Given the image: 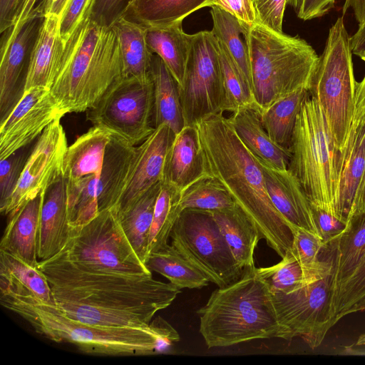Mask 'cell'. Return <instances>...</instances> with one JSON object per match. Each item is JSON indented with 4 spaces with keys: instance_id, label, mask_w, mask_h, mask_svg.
I'll use <instances>...</instances> for the list:
<instances>
[{
    "instance_id": "60d3db41",
    "label": "cell",
    "mask_w": 365,
    "mask_h": 365,
    "mask_svg": "<svg viewBox=\"0 0 365 365\" xmlns=\"http://www.w3.org/2000/svg\"><path fill=\"white\" fill-rule=\"evenodd\" d=\"M365 295V256L356 270L344 284L331 302L334 324Z\"/></svg>"
},
{
    "instance_id": "680465c9",
    "label": "cell",
    "mask_w": 365,
    "mask_h": 365,
    "mask_svg": "<svg viewBox=\"0 0 365 365\" xmlns=\"http://www.w3.org/2000/svg\"><path fill=\"white\" fill-rule=\"evenodd\" d=\"M302 0H287V4L292 6L297 13L299 9Z\"/></svg>"
},
{
    "instance_id": "9c48e42d",
    "label": "cell",
    "mask_w": 365,
    "mask_h": 365,
    "mask_svg": "<svg viewBox=\"0 0 365 365\" xmlns=\"http://www.w3.org/2000/svg\"><path fill=\"white\" fill-rule=\"evenodd\" d=\"M349 36L343 17L329 29L308 91L319 105L336 150L345 147L354 110V78Z\"/></svg>"
},
{
    "instance_id": "9a60e30c",
    "label": "cell",
    "mask_w": 365,
    "mask_h": 365,
    "mask_svg": "<svg viewBox=\"0 0 365 365\" xmlns=\"http://www.w3.org/2000/svg\"><path fill=\"white\" fill-rule=\"evenodd\" d=\"M63 116L49 88L34 87L24 91L1 120L0 160L28 147L49 125Z\"/></svg>"
},
{
    "instance_id": "836d02e7",
    "label": "cell",
    "mask_w": 365,
    "mask_h": 365,
    "mask_svg": "<svg viewBox=\"0 0 365 365\" xmlns=\"http://www.w3.org/2000/svg\"><path fill=\"white\" fill-rule=\"evenodd\" d=\"M210 14L212 20L211 31L228 51L252 94L250 54L245 38L250 26L240 22L230 13L215 6H211Z\"/></svg>"
},
{
    "instance_id": "ba28073f",
    "label": "cell",
    "mask_w": 365,
    "mask_h": 365,
    "mask_svg": "<svg viewBox=\"0 0 365 365\" xmlns=\"http://www.w3.org/2000/svg\"><path fill=\"white\" fill-rule=\"evenodd\" d=\"M40 261L91 274L152 275L126 237L115 207L101 211L87 223L71 228L61 251Z\"/></svg>"
},
{
    "instance_id": "d6a6232c",
    "label": "cell",
    "mask_w": 365,
    "mask_h": 365,
    "mask_svg": "<svg viewBox=\"0 0 365 365\" xmlns=\"http://www.w3.org/2000/svg\"><path fill=\"white\" fill-rule=\"evenodd\" d=\"M162 182L148 190L130 205L117 210L122 229L133 250L145 264L155 202Z\"/></svg>"
},
{
    "instance_id": "c3c4849f",
    "label": "cell",
    "mask_w": 365,
    "mask_h": 365,
    "mask_svg": "<svg viewBox=\"0 0 365 365\" xmlns=\"http://www.w3.org/2000/svg\"><path fill=\"white\" fill-rule=\"evenodd\" d=\"M335 0H302L297 17L304 21L322 16L334 5Z\"/></svg>"
},
{
    "instance_id": "f907efd6",
    "label": "cell",
    "mask_w": 365,
    "mask_h": 365,
    "mask_svg": "<svg viewBox=\"0 0 365 365\" xmlns=\"http://www.w3.org/2000/svg\"><path fill=\"white\" fill-rule=\"evenodd\" d=\"M16 0H0V32L2 34L13 26L16 12Z\"/></svg>"
},
{
    "instance_id": "7402d4cb",
    "label": "cell",
    "mask_w": 365,
    "mask_h": 365,
    "mask_svg": "<svg viewBox=\"0 0 365 365\" xmlns=\"http://www.w3.org/2000/svg\"><path fill=\"white\" fill-rule=\"evenodd\" d=\"M207 175L195 125H186L171 144L165 160L163 182L178 192Z\"/></svg>"
},
{
    "instance_id": "44dd1931",
    "label": "cell",
    "mask_w": 365,
    "mask_h": 365,
    "mask_svg": "<svg viewBox=\"0 0 365 365\" xmlns=\"http://www.w3.org/2000/svg\"><path fill=\"white\" fill-rule=\"evenodd\" d=\"M71 230L66 184L63 177L45 192L40 215L38 257L46 260L60 252L70 237Z\"/></svg>"
},
{
    "instance_id": "e0dca14e",
    "label": "cell",
    "mask_w": 365,
    "mask_h": 365,
    "mask_svg": "<svg viewBox=\"0 0 365 365\" xmlns=\"http://www.w3.org/2000/svg\"><path fill=\"white\" fill-rule=\"evenodd\" d=\"M175 133L167 125L155 128L138 146L130 173L115 208L130 205L148 190L163 182L165 160Z\"/></svg>"
},
{
    "instance_id": "5bb4252c",
    "label": "cell",
    "mask_w": 365,
    "mask_h": 365,
    "mask_svg": "<svg viewBox=\"0 0 365 365\" xmlns=\"http://www.w3.org/2000/svg\"><path fill=\"white\" fill-rule=\"evenodd\" d=\"M67 148L66 133L58 119L35 142L16 187L0 206L1 213L8 215L63 178Z\"/></svg>"
},
{
    "instance_id": "484cf974",
    "label": "cell",
    "mask_w": 365,
    "mask_h": 365,
    "mask_svg": "<svg viewBox=\"0 0 365 365\" xmlns=\"http://www.w3.org/2000/svg\"><path fill=\"white\" fill-rule=\"evenodd\" d=\"M30 296L55 304L51 287L45 274L18 257L0 250V294Z\"/></svg>"
},
{
    "instance_id": "11a10c76",
    "label": "cell",
    "mask_w": 365,
    "mask_h": 365,
    "mask_svg": "<svg viewBox=\"0 0 365 365\" xmlns=\"http://www.w3.org/2000/svg\"><path fill=\"white\" fill-rule=\"evenodd\" d=\"M41 1L42 0H21V4L16 14L13 26L21 24L28 19Z\"/></svg>"
},
{
    "instance_id": "7c38bea8",
    "label": "cell",
    "mask_w": 365,
    "mask_h": 365,
    "mask_svg": "<svg viewBox=\"0 0 365 365\" xmlns=\"http://www.w3.org/2000/svg\"><path fill=\"white\" fill-rule=\"evenodd\" d=\"M333 267L321 277L289 293L271 294L282 333L290 340L301 337L312 349L319 346L334 325L331 299Z\"/></svg>"
},
{
    "instance_id": "d590c367",
    "label": "cell",
    "mask_w": 365,
    "mask_h": 365,
    "mask_svg": "<svg viewBox=\"0 0 365 365\" xmlns=\"http://www.w3.org/2000/svg\"><path fill=\"white\" fill-rule=\"evenodd\" d=\"M145 266L166 277L178 289H200L210 281L199 269L185 259L171 245L148 255Z\"/></svg>"
},
{
    "instance_id": "6da1fadb",
    "label": "cell",
    "mask_w": 365,
    "mask_h": 365,
    "mask_svg": "<svg viewBox=\"0 0 365 365\" xmlns=\"http://www.w3.org/2000/svg\"><path fill=\"white\" fill-rule=\"evenodd\" d=\"M37 267L51 287L55 305L70 318L92 325L148 327L180 293L152 275L91 274L41 261Z\"/></svg>"
},
{
    "instance_id": "b9f144b4",
    "label": "cell",
    "mask_w": 365,
    "mask_h": 365,
    "mask_svg": "<svg viewBox=\"0 0 365 365\" xmlns=\"http://www.w3.org/2000/svg\"><path fill=\"white\" fill-rule=\"evenodd\" d=\"M31 150L26 147L0 160V206L6 202L16 187Z\"/></svg>"
},
{
    "instance_id": "bcb514c9",
    "label": "cell",
    "mask_w": 365,
    "mask_h": 365,
    "mask_svg": "<svg viewBox=\"0 0 365 365\" xmlns=\"http://www.w3.org/2000/svg\"><path fill=\"white\" fill-rule=\"evenodd\" d=\"M312 209L318 234L326 243L337 237L346 229L347 223L335 215L318 207H312Z\"/></svg>"
},
{
    "instance_id": "30bf717a",
    "label": "cell",
    "mask_w": 365,
    "mask_h": 365,
    "mask_svg": "<svg viewBox=\"0 0 365 365\" xmlns=\"http://www.w3.org/2000/svg\"><path fill=\"white\" fill-rule=\"evenodd\" d=\"M170 237L171 245L219 287L231 284L242 275L244 270L235 260L210 211L182 210Z\"/></svg>"
},
{
    "instance_id": "6f0895ef",
    "label": "cell",
    "mask_w": 365,
    "mask_h": 365,
    "mask_svg": "<svg viewBox=\"0 0 365 365\" xmlns=\"http://www.w3.org/2000/svg\"><path fill=\"white\" fill-rule=\"evenodd\" d=\"M363 310H365V295L348 310L346 315Z\"/></svg>"
},
{
    "instance_id": "681fc988",
    "label": "cell",
    "mask_w": 365,
    "mask_h": 365,
    "mask_svg": "<svg viewBox=\"0 0 365 365\" xmlns=\"http://www.w3.org/2000/svg\"><path fill=\"white\" fill-rule=\"evenodd\" d=\"M351 125L365 126V76L359 83H356Z\"/></svg>"
},
{
    "instance_id": "4fadbf2b",
    "label": "cell",
    "mask_w": 365,
    "mask_h": 365,
    "mask_svg": "<svg viewBox=\"0 0 365 365\" xmlns=\"http://www.w3.org/2000/svg\"><path fill=\"white\" fill-rule=\"evenodd\" d=\"M180 98L186 125L223 113L224 91L218 41L211 31L191 34Z\"/></svg>"
},
{
    "instance_id": "4dcf8cb0",
    "label": "cell",
    "mask_w": 365,
    "mask_h": 365,
    "mask_svg": "<svg viewBox=\"0 0 365 365\" xmlns=\"http://www.w3.org/2000/svg\"><path fill=\"white\" fill-rule=\"evenodd\" d=\"M146 42L153 53L159 56L182 86L188 59L191 34L185 33L182 22L161 28H147Z\"/></svg>"
},
{
    "instance_id": "7dc6e473",
    "label": "cell",
    "mask_w": 365,
    "mask_h": 365,
    "mask_svg": "<svg viewBox=\"0 0 365 365\" xmlns=\"http://www.w3.org/2000/svg\"><path fill=\"white\" fill-rule=\"evenodd\" d=\"M217 6L236 17L247 26L257 23L253 0H209L206 6Z\"/></svg>"
},
{
    "instance_id": "9f6ffc18",
    "label": "cell",
    "mask_w": 365,
    "mask_h": 365,
    "mask_svg": "<svg viewBox=\"0 0 365 365\" xmlns=\"http://www.w3.org/2000/svg\"><path fill=\"white\" fill-rule=\"evenodd\" d=\"M365 211V170L357 190L349 220Z\"/></svg>"
},
{
    "instance_id": "52a82bcc",
    "label": "cell",
    "mask_w": 365,
    "mask_h": 365,
    "mask_svg": "<svg viewBox=\"0 0 365 365\" xmlns=\"http://www.w3.org/2000/svg\"><path fill=\"white\" fill-rule=\"evenodd\" d=\"M289 150L288 170L300 183L312 207L337 216L339 151L319 105L311 96L304 101L297 115Z\"/></svg>"
},
{
    "instance_id": "2e32d148",
    "label": "cell",
    "mask_w": 365,
    "mask_h": 365,
    "mask_svg": "<svg viewBox=\"0 0 365 365\" xmlns=\"http://www.w3.org/2000/svg\"><path fill=\"white\" fill-rule=\"evenodd\" d=\"M44 19L37 6L21 24L2 33L0 61V113L4 118L24 92L32 48Z\"/></svg>"
},
{
    "instance_id": "8992f818",
    "label": "cell",
    "mask_w": 365,
    "mask_h": 365,
    "mask_svg": "<svg viewBox=\"0 0 365 365\" xmlns=\"http://www.w3.org/2000/svg\"><path fill=\"white\" fill-rule=\"evenodd\" d=\"M252 96L262 111L298 89L309 88L319 56L304 39L256 23L245 36Z\"/></svg>"
},
{
    "instance_id": "816d5d0a",
    "label": "cell",
    "mask_w": 365,
    "mask_h": 365,
    "mask_svg": "<svg viewBox=\"0 0 365 365\" xmlns=\"http://www.w3.org/2000/svg\"><path fill=\"white\" fill-rule=\"evenodd\" d=\"M71 0H42L39 6L42 8L43 14H54L61 18Z\"/></svg>"
},
{
    "instance_id": "f6af8a7d",
    "label": "cell",
    "mask_w": 365,
    "mask_h": 365,
    "mask_svg": "<svg viewBox=\"0 0 365 365\" xmlns=\"http://www.w3.org/2000/svg\"><path fill=\"white\" fill-rule=\"evenodd\" d=\"M95 0H71L61 18L60 32L65 43L76 26L90 16Z\"/></svg>"
},
{
    "instance_id": "83f0119b",
    "label": "cell",
    "mask_w": 365,
    "mask_h": 365,
    "mask_svg": "<svg viewBox=\"0 0 365 365\" xmlns=\"http://www.w3.org/2000/svg\"><path fill=\"white\" fill-rule=\"evenodd\" d=\"M241 268L255 267V250L262 237L253 222L237 205L231 209L210 211Z\"/></svg>"
},
{
    "instance_id": "d6986e66",
    "label": "cell",
    "mask_w": 365,
    "mask_h": 365,
    "mask_svg": "<svg viewBox=\"0 0 365 365\" xmlns=\"http://www.w3.org/2000/svg\"><path fill=\"white\" fill-rule=\"evenodd\" d=\"M61 17L46 14L32 48L24 91L34 87L51 88L60 71L66 43L60 32ZM24 93V92H23Z\"/></svg>"
},
{
    "instance_id": "f1b7e54d",
    "label": "cell",
    "mask_w": 365,
    "mask_h": 365,
    "mask_svg": "<svg viewBox=\"0 0 365 365\" xmlns=\"http://www.w3.org/2000/svg\"><path fill=\"white\" fill-rule=\"evenodd\" d=\"M330 242L334 250L332 302L365 256V211L351 217L346 229Z\"/></svg>"
},
{
    "instance_id": "5b68a950",
    "label": "cell",
    "mask_w": 365,
    "mask_h": 365,
    "mask_svg": "<svg viewBox=\"0 0 365 365\" xmlns=\"http://www.w3.org/2000/svg\"><path fill=\"white\" fill-rule=\"evenodd\" d=\"M255 268L245 269L238 279L215 289L197 311L200 332L208 348L282 338L271 292Z\"/></svg>"
},
{
    "instance_id": "6125c7cd",
    "label": "cell",
    "mask_w": 365,
    "mask_h": 365,
    "mask_svg": "<svg viewBox=\"0 0 365 365\" xmlns=\"http://www.w3.org/2000/svg\"><path fill=\"white\" fill-rule=\"evenodd\" d=\"M16 6H17V9H16V12H17V11L19 9V6L21 4V0H16Z\"/></svg>"
},
{
    "instance_id": "3957f363",
    "label": "cell",
    "mask_w": 365,
    "mask_h": 365,
    "mask_svg": "<svg viewBox=\"0 0 365 365\" xmlns=\"http://www.w3.org/2000/svg\"><path fill=\"white\" fill-rule=\"evenodd\" d=\"M0 302L28 322L36 333L56 342L71 343L87 354H164L180 339L174 327L160 317L146 328L103 327L73 319L55 304L44 303L30 296L0 294Z\"/></svg>"
},
{
    "instance_id": "ac0fdd59",
    "label": "cell",
    "mask_w": 365,
    "mask_h": 365,
    "mask_svg": "<svg viewBox=\"0 0 365 365\" xmlns=\"http://www.w3.org/2000/svg\"><path fill=\"white\" fill-rule=\"evenodd\" d=\"M257 160L263 172L267 194L278 212L292 226L319 235L310 202L297 179L288 169L276 170Z\"/></svg>"
},
{
    "instance_id": "91938a15",
    "label": "cell",
    "mask_w": 365,
    "mask_h": 365,
    "mask_svg": "<svg viewBox=\"0 0 365 365\" xmlns=\"http://www.w3.org/2000/svg\"><path fill=\"white\" fill-rule=\"evenodd\" d=\"M356 346H363V345H365V333L364 334H361L357 341H356Z\"/></svg>"
},
{
    "instance_id": "277c9868",
    "label": "cell",
    "mask_w": 365,
    "mask_h": 365,
    "mask_svg": "<svg viewBox=\"0 0 365 365\" xmlns=\"http://www.w3.org/2000/svg\"><path fill=\"white\" fill-rule=\"evenodd\" d=\"M122 76L115 32L88 16L66 41L60 71L50 91L64 115L81 113L93 108Z\"/></svg>"
},
{
    "instance_id": "7bdbcfd3",
    "label": "cell",
    "mask_w": 365,
    "mask_h": 365,
    "mask_svg": "<svg viewBox=\"0 0 365 365\" xmlns=\"http://www.w3.org/2000/svg\"><path fill=\"white\" fill-rule=\"evenodd\" d=\"M257 22L282 33V21L287 0H253Z\"/></svg>"
},
{
    "instance_id": "f5cc1de1",
    "label": "cell",
    "mask_w": 365,
    "mask_h": 365,
    "mask_svg": "<svg viewBox=\"0 0 365 365\" xmlns=\"http://www.w3.org/2000/svg\"><path fill=\"white\" fill-rule=\"evenodd\" d=\"M349 45L354 55L359 56L365 52V22L359 24L356 33L349 37Z\"/></svg>"
},
{
    "instance_id": "f546056e",
    "label": "cell",
    "mask_w": 365,
    "mask_h": 365,
    "mask_svg": "<svg viewBox=\"0 0 365 365\" xmlns=\"http://www.w3.org/2000/svg\"><path fill=\"white\" fill-rule=\"evenodd\" d=\"M118 37L123 62V76L151 79L153 53L146 42L147 28L122 16L111 26Z\"/></svg>"
},
{
    "instance_id": "ffe728a7",
    "label": "cell",
    "mask_w": 365,
    "mask_h": 365,
    "mask_svg": "<svg viewBox=\"0 0 365 365\" xmlns=\"http://www.w3.org/2000/svg\"><path fill=\"white\" fill-rule=\"evenodd\" d=\"M227 118L240 140L255 158L276 170L288 169L290 150L271 139L262 125L261 110L255 103L237 109Z\"/></svg>"
},
{
    "instance_id": "db71d44e",
    "label": "cell",
    "mask_w": 365,
    "mask_h": 365,
    "mask_svg": "<svg viewBox=\"0 0 365 365\" xmlns=\"http://www.w3.org/2000/svg\"><path fill=\"white\" fill-rule=\"evenodd\" d=\"M350 9L359 25L365 22V0H345L342 9L343 14H345Z\"/></svg>"
},
{
    "instance_id": "f35d334b",
    "label": "cell",
    "mask_w": 365,
    "mask_h": 365,
    "mask_svg": "<svg viewBox=\"0 0 365 365\" xmlns=\"http://www.w3.org/2000/svg\"><path fill=\"white\" fill-rule=\"evenodd\" d=\"M255 272L266 283L271 294L289 293L312 282L308 279L290 250L277 264L267 267H255Z\"/></svg>"
},
{
    "instance_id": "cb8c5ba5",
    "label": "cell",
    "mask_w": 365,
    "mask_h": 365,
    "mask_svg": "<svg viewBox=\"0 0 365 365\" xmlns=\"http://www.w3.org/2000/svg\"><path fill=\"white\" fill-rule=\"evenodd\" d=\"M336 213L347 223L365 170V126H351L345 147L337 153Z\"/></svg>"
},
{
    "instance_id": "ee69618b",
    "label": "cell",
    "mask_w": 365,
    "mask_h": 365,
    "mask_svg": "<svg viewBox=\"0 0 365 365\" xmlns=\"http://www.w3.org/2000/svg\"><path fill=\"white\" fill-rule=\"evenodd\" d=\"M133 0H95L90 18L97 24L111 27Z\"/></svg>"
},
{
    "instance_id": "8fae6325",
    "label": "cell",
    "mask_w": 365,
    "mask_h": 365,
    "mask_svg": "<svg viewBox=\"0 0 365 365\" xmlns=\"http://www.w3.org/2000/svg\"><path fill=\"white\" fill-rule=\"evenodd\" d=\"M152 78L122 76L87 110V120L136 145L155 130Z\"/></svg>"
},
{
    "instance_id": "94428289",
    "label": "cell",
    "mask_w": 365,
    "mask_h": 365,
    "mask_svg": "<svg viewBox=\"0 0 365 365\" xmlns=\"http://www.w3.org/2000/svg\"><path fill=\"white\" fill-rule=\"evenodd\" d=\"M358 56L365 61V52L360 53Z\"/></svg>"
},
{
    "instance_id": "603a6c76",
    "label": "cell",
    "mask_w": 365,
    "mask_h": 365,
    "mask_svg": "<svg viewBox=\"0 0 365 365\" xmlns=\"http://www.w3.org/2000/svg\"><path fill=\"white\" fill-rule=\"evenodd\" d=\"M45 192L27 201L8 216L0 250L12 254L27 264L37 267L40 215Z\"/></svg>"
},
{
    "instance_id": "d4e9b609",
    "label": "cell",
    "mask_w": 365,
    "mask_h": 365,
    "mask_svg": "<svg viewBox=\"0 0 365 365\" xmlns=\"http://www.w3.org/2000/svg\"><path fill=\"white\" fill-rule=\"evenodd\" d=\"M112 133L100 125H93L68 146L63 165V178L75 181L88 175L101 176L107 147Z\"/></svg>"
},
{
    "instance_id": "8d00e7d4",
    "label": "cell",
    "mask_w": 365,
    "mask_h": 365,
    "mask_svg": "<svg viewBox=\"0 0 365 365\" xmlns=\"http://www.w3.org/2000/svg\"><path fill=\"white\" fill-rule=\"evenodd\" d=\"M179 205L181 211L185 209L213 211L231 209L237 205L217 178L205 175L180 192Z\"/></svg>"
},
{
    "instance_id": "7a4b0ae2",
    "label": "cell",
    "mask_w": 365,
    "mask_h": 365,
    "mask_svg": "<svg viewBox=\"0 0 365 365\" xmlns=\"http://www.w3.org/2000/svg\"><path fill=\"white\" fill-rule=\"evenodd\" d=\"M197 129L207 175L217 178L281 257L292 246L294 227L272 204L262 168L223 113L207 116Z\"/></svg>"
},
{
    "instance_id": "4316f807",
    "label": "cell",
    "mask_w": 365,
    "mask_h": 365,
    "mask_svg": "<svg viewBox=\"0 0 365 365\" xmlns=\"http://www.w3.org/2000/svg\"><path fill=\"white\" fill-rule=\"evenodd\" d=\"M153 84V127L168 125L175 134L185 126L179 84L162 58L153 53L151 66Z\"/></svg>"
},
{
    "instance_id": "ab89813d",
    "label": "cell",
    "mask_w": 365,
    "mask_h": 365,
    "mask_svg": "<svg viewBox=\"0 0 365 365\" xmlns=\"http://www.w3.org/2000/svg\"><path fill=\"white\" fill-rule=\"evenodd\" d=\"M217 41L224 91L223 113H233L255 102L250 88L228 51L221 41Z\"/></svg>"
},
{
    "instance_id": "1f68e13d",
    "label": "cell",
    "mask_w": 365,
    "mask_h": 365,
    "mask_svg": "<svg viewBox=\"0 0 365 365\" xmlns=\"http://www.w3.org/2000/svg\"><path fill=\"white\" fill-rule=\"evenodd\" d=\"M208 1L133 0L123 16L146 28L166 27L182 22Z\"/></svg>"
},
{
    "instance_id": "e575fe53",
    "label": "cell",
    "mask_w": 365,
    "mask_h": 365,
    "mask_svg": "<svg viewBox=\"0 0 365 365\" xmlns=\"http://www.w3.org/2000/svg\"><path fill=\"white\" fill-rule=\"evenodd\" d=\"M309 96L308 89L302 88L261 111L262 125L272 140L290 148L297 115L304 101Z\"/></svg>"
},
{
    "instance_id": "74e56055",
    "label": "cell",
    "mask_w": 365,
    "mask_h": 365,
    "mask_svg": "<svg viewBox=\"0 0 365 365\" xmlns=\"http://www.w3.org/2000/svg\"><path fill=\"white\" fill-rule=\"evenodd\" d=\"M180 192L162 182L150 227L148 254L157 252L168 245V239L180 212Z\"/></svg>"
}]
</instances>
